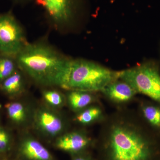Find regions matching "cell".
I'll return each instance as SVG.
<instances>
[{
    "mask_svg": "<svg viewBox=\"0 0 160 160\" xmlns=\"http://www.w3.org/2000/svg\"><path fill=\"white\" fill-rule=\"evenodd\" d=\"M104 118V113L99 106L92 105L76 113L74 121L82 126H89L101 121Z\"/></svg>",
    "mask_w": 160,
    "mask_h": 160,
    "instance_id": "obj_15",
    "label": "cell"
},
{
    "mask_svg": "<svg viewBox=\"0 0 160 160\" xmlns=\"http://www.w3.org/2000/svg\"><path fill=\"white\" fill-rule=\"evenodd\" d=\"M1 108H2V105H1V104H0V109H1Z\"/></svg>",
    "mask_w": 160,
    "mask_h": 160,
    "instance_id": "obj_20",
    "label": "cell"
},
{
    "mask_svg": "<svg viewBox=\"0 0 160 160\" xmlns=\"http://www.w3.org/2000/svg\"><path fill=\"white\" fill-rule=\"evenodd\" d=\"M119 78L129 83L137 93L160 103V68L157 62L148 61L120 71Z\"/></svg>",
    "mask_w": 160,
    "mask_h": 160,
    "instance_id": "obj_4",
    "label": "cell"
},
{
    "mask_svg": "<svg viewBox=\"0 0 160 160\" xmlns=\"http://www.w3.org/2000/svg\"><path fill=\"white\" fill-rule=\"evenodd\" d=\"M11 136L9 132L0 127V153L6 152L10 149Z\"/></svg>",
    "mask_w": 160,
    "mask_h": 160,
    "instance_id": "obj_18",
    "label": "cell"
},
{
    "mask_svg": "<svg viewBox=\"0 0 160 160\" xmlns=\"http://www.w3.org/2000/svg\"><path fill=\"white\" fill-rule=\"evenodd\" d=\"M101 92L110 102L119 105L129 102L137 94L131 85L119 78L107 85Z\"/></svg>",
    "mask_w": 160,
    "mask_h": 160,
    "instance_id": "obj_10",
    "label": "cell"
},
{
    "mask_svg": "<svg viewBox=\"0 0 160 160\" xmlns=\"http://www.w3.org/2000/svg\"><path fill=\"white\" fill-rule=\"evenodd\" d=\"M75 0H37L55 22H67L72 16Z\"/></svg>",
    "mask_w": 160,
    "mask_h": 160,
    "instance_id": "obj_11",
    "label": "cell"
},
{
    "mask_svg": "<svg viewBox=\"0 0 160 160\" xmlns=\"http://www.w3.org/2000/svg\"><path fill=\"white\" fill-rule=\"evenodd\" d=\"M35 104L24 101H15L5 105L10 121L22 131L31 129Z\"/></svg>",
    "mask_w": 160,
    "mask_h": 160,
    "instance_id": "obj_9",
    "label": "cell"
},
{
    "mask_svg": "<svg viewBox=\"0 0 160 160\" xmlns=\"http://www.w3.org/2000/svg\"><path fill=\"white\" fill-rule=\"evenodd\" d=\"M22 71L38 85L61 87L69 60L42 43H27L16 56Z\"/></svg>",
    "mask_w": 160,
    "mask_h": 160,
    "instance_id": "obj_2",
    "label": "cell"
},
{
    "mask_svg": "<svg viewBox=\"0 0 160 160\" xmlns=\"http://www.w3.org/2000/svg\"><path fill=\"white\" fill-rule=\"evenodd\" d=\"M2 90L12 97H18L25 94L26 84L22 72L16 70L1 83Z\"/></svg>",
    "mask_w": 160,
    "mask_h": 160,
    "instance_id": "obj_14",
    "label": "cell"
},
{
    "mask_svg": "<svg viewBox=\"0 0 160 160\" xmlns=\"http://www.w3.org/2000/svg\"><path fill=\"white\" fill-rule=\"evenodd\" d=\"M66 96V105L75 113L93 105L98 100L94 92L79 90H69Z\"/></svg>",
    "mask_w": 160,
    "mask_h": 160,
    "instance_id": "obj_13",
    "label": "cell"
},
{
    "mask_svg": "<svg viewBox=\"0 0 160 160\" xmlns=\"http://www.w3.org/2000/svg\"><path fill=\"white\" fill-rule=\"evenodd\" d=\"M27 43L22 29L12 14H0V53L16 57Z\"/></svg>",
    "mask_w": 160,
    "mask_h": 160,
    "instance_id": "obj_6",
    "label": "cell"
},
{
    "mask_svg": "<svg viewBox=\"0 0 160 160\" xmlns=\"http://www.w3.org/2000/svg\"><path fill=\"white\" fill-rule=\"evenodd\" d=\"M16 70L12 57L3 55L0 57V84Z\"/></svg>",
    "mask_w": 160,
    "mask_h": 160,
    "instance_id": "obj_17",
    "label": "cell"
},
{
    "mask_svg": "<svg viewBox=\"0 0 160 160\" xmlns=\"http://www.w3.org/2000/svg\"><path fill=\"white\" fill-rule=\"evenodd\" d=\"M106 124L102 136L109 160H157L160 137L143 122L118 116Z\"/></svg>",
    "mask_w": 160,
    "mask_h": 160,
    "instance_id": "obj_1",
    "label": "cell"
},
{
    "mask_svg": "<svg viewBox=\"0 0 160 160\" xmlns=\"http://www.w3.org/2000/svg\"><path fill=\"white\" fill-rule=\"evenodd\" d=\"M18 146L21 160H54L51 152L29 130L22 131Z\"/></svg>",
    "mask_w": 160,
    "mask_h": 160,
    "instance_id": "obj_7",
    "label": "cell"
},
{
    "mask_svg": "<svg viewBox=\"0 0 160 160\" xmlns=\"http://www.w3.org/2000/svg\"><path fill=\"white\" fill-rule=\"evenodd\" d=\"M72 160H90V159L87 157L79 155L75 157Z\"/></svg>",
    "mask_w": 160,
    "mask_h": 160,
    "instance_id": "obj_19",
    "label": "cell"
},
{
    "mask_svg": "<svg viewBox=\"0 0 160 160\" xmlns=\"http://www.w3.org/2000/svg\"><path fill=\"white\" fill-rule=\"evenodd\" d=\"M69 120L60 110L42 103L36 105L31 129L35 136L48 142H54L69 131Z\"/></svg>",
    "mask_w": 160,
    "mask_h": 160,
    "instance_id": "obj_5",
    "label": "cell"
},
{
    "mask_svg": "<svg viewBox=\"0 0 160 160\" xmlns=\"http://www.w3.org/2000/svg\"><path fill=\"white\" fill-rule=\"evenodd\" d=\"M92 142V139L85 130L79 129L66 132L53 142L57 149L76 154L88 148Z\"/></svg>",
    "mask_w": 160,
    "mask_h": 160,
    "instance_id": "obj_8",
    "label": "cell"
},
{
    "mask_svg": "<svg viewBox=\"0 0 160 160\" xmlns=\"http://www.w3.org/2000/svg\"><path fill=\"white\" fill-rule=\"evenodd\" d=\"M43 103L47 106L59 109L66 105V95L55 89H46L42 93Z\"/></svg>",
    "mask_w": 160,
    "mask_h": 160,
    "instance_id": "obj_16",
    "label": "cell"
},
{
    "mask_svg": "<svg viewBox=\"0 0 160 160\" xmlns=\"http://www.w3.org/2000/svg\"><path fill=\"white\" fill-rule=\"evenodd\" d=\"M140 112L146 126L160 137V103L154 101L142 102Z\"/></svg>",
    "mask_w": 160,
    "mask_h": 160,
    "instance_id": "obj_12",
    "label": "cell"
},
{
    "mask_svg": "<svg viewBox=\"0 0 160 160\" xmlns=\"http://www.w3.org/2000/svg\"><path fill=\"white\" fill-rule=\"evenodd\" d=\"M115 71L99 64L84 60H69L61 88L69 90L101 92L119 78Z\"/></svg>",
    "mask_w": 160,
    "mask_h": 160,
    "instance_id": "obj_3",
    "label": "cell"
}]
</instances>
